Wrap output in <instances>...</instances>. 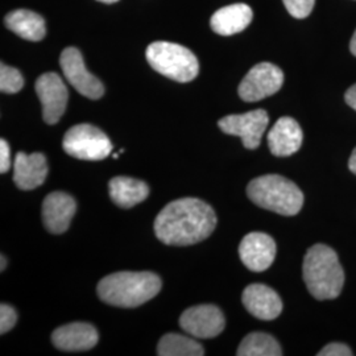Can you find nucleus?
I'll list each match as a JSON object with an SVG mask.
<instances>
[{
    "label": "nucleus",
    "instance_id": "nucleus-33",
    "mask_svg": "<svg viewBox=\"0 0 356 356\" xmlns=\"http://www.w3.org/2000/svg\"><path fill=\"white\" fill-rule=\"evenodd\" d=\"M118 156H119L118 153H113V157H114V159H118Z\"/></svg>",
    "mask_w": 356,
    "mask_h": 356
},
{
    "label": "nucleus",
    "instance_id": "nucleus-16",
    "mask_svg": "<svg viewBox=\"0 0 356 356\" xmlns=\"http://www.w3.org/2000/svg\"><path fill=\"white\" fill-rule=\"evenodd\" d=\"M48 176V163L42 153L19 152L13 164V181L22 191H33L41 186Z\"/></svg>",
    "mask_w": 356,
    "mask_h": 356
},
{
    "label": "nucleus",
    "instance_id": "nucleus-6",
    "mask_svg": "<svg viewBox=\"0 0 356 356\" xmlns=\"http://www.w3.org/2000/svg\"><path fill=\"white\" fill-rule=\"evenodd\" d=\"M63 148L69 156L86 161H101L113 152V144L107 135L91 124L70 128L65 134Z\"/></svg>",
    "mask_w": 356,
    "mask_h": 356
},
{
    "label": "nucleus",
    "instance_id": "nucleus-32",
    "mask_svg": "<svg viewBox=\"0 0 356 356\" xmlns=\"http://www.w3.org/2000/svg\"><path fill=\"white\" fill-rule=\"evenodd\" d=\"M98 1H102V3H107V4H111V3H116L118 0H98Z\"/></svg>",
    "mask_w": 356,
    "mask_h": 356
},
{
    "label": "nucleus",
    "instance_id": "nucleus-8",
    "mask_svg": "<svg viewBox=\"0 0 356 356\" xmlns=\"http://www.w3.org/2000/svg\"><path fill=\"white\" fill-rule=\"evenodd\" d=\"M269 116L266 110H254L241 115H229L218 122L219 128L232 136H239L247 149H256L266 132Z\"/></svg>",
    "mask_w": 356,
    "mask_h": 356
},
{
    "label": "nucleus",
    "instance_id": "nucleus-28",
    "mask_svg": "<svg viewBox=\"0 0 356 356\" xmlns=\"http://www.w3.org/2000/svg\"><path fill=\"white\" fill-rule=\"evenodd\" d=\"M344 99H346L347 104H348L351 108H354L356 111V83L354 86H351L350 89L346 91Z\"/></svg>",
    "mask_w": 356,
    "mask_h": 356
},
{
    "label": "nucleus",
    "instance_id": "nucleus-18",
    "mask_svg": "<svg viewBox=\"0 0 356 356\" xmlns=\"http://www.w3.org/2000/svg\"><path fill=\"white\" fill-rule=\"evenodd\" d=\"M252 17L254 13L250 6L236 3L218 10L210 20V26L220 36H232L250 26Z\"/></svg>",
    "mask_w": 356,
    "mask_h": 356
},
{
    "label": "nucleus",
    "instance_id": "nucleus-7",
    "mask_svg": "<svg viewBox=\"0 0 356 356\" xmlns=\"http://www.w3.org/2000/svg\"><path fill=\"white\" fill-rule=\"evenodd\" d=\"M284 83L280 67L269 63L254 65L239 85V97L244 102H257L276 94Z\"/></svg>",
    "mask_w": 356,
    "mask_h": 356
},
{
    "label": "nucleus",
    "instance_id": "nucleus-2",
    "mask_svg": "<svg viewBox=\"0 0 356 356\" xmlns=\"http://www.w3.org/2000/svg\"><path fill=\"white\" fill-rule=\"evenodd\" d=\"M161 285V279L152 272H118L99 281L97 291L108 305L138 307L156 297Z\"/></svg>",
    "mask_w": 356,
    "mask_h": 356
},
{
    "label": "nucleus",
    "instance_id": "nucleus-25",
    "mask_svg": "<svg viewBox=\"0 0 356 356\" xmlns=\"http://www.w3.org/2000/svg\"><path fill=\"white\" fill-rule=\"evenodd\" d=\"M17 314L13 306L1 304L0 305V334H6L13 330V326L16 325Z\"/></svg>",
    "mask_w": 356,
    "mask_h": 356
},
{
    "label": "nucleus",
    "instance_id": "nucleus-13",
    "mask_svg": "<svg viewBox=\"0 0 356 356\" xmlns=\"http://www.w3.org/2000/svg\"><path fill=\"white\" fill-rule=\"evenodd\" d=\"M74 198L64 191H53L42 202L44 226L51 234H64L76 214Z\"/></svg>",
    "mask_w": 356,
    "mask_h": 356
},
{
    "label": "nucleus",
    "instance_id": "nucleus-26",
    "mask_svg": "<svg viewBox=\"0 0 356 356\" xmlns=\"http://www.w3.org/2000/svg\"><path fill=\"white\" fill-rule=\"evenodd\" d=\"M318 356H351L353 351L343 343H330L319 351Z\"/></svg>",
    "mask_w": 356,
    "mask_h": 356
},
{
    "label": "nucleus",
    "instance_id": "nucleus-20",
    "mask_svg": "<svg viewBox=\"0 0 356 356\" xmlns=\"http://www.w3.org/2000/svg\"><path fill=\"white\" fill-rule=\"evenodd\" d=\"M6 26L28 41H40L47 35L45 20L41 15L29 10H16L4 17Z\"/></svg>",
    "mask_w": 356,
    "mask_h": 356
},
{
    "label": "nucleus",
    "instance_id": "nucleus-3",
    "mask_svg": "<svg viewBox=\"0 0 356 356\" xmlns=\"http://www.w3.org/2000/svg\"><path fill=\"white\" fill-rule=\"evenodd\" d=\"M304 280L310 294L317 300H334L343 288V268L338 254L325 244L310 247L304 259Z\"/></svg>",
    "mask_w": 356,
    "mask_h": 356
},
{
    "label": "nucleus",
    "instance_id": "nucleus-31",
    "mask_svg": "<svg viewBox=\"0 0 356 356\" xmlns=\"http://www.w3.org/2000/svg\"><path fill=\"white\" fill-rule=\"evenodd\" d=\"M6 264H7V261H6V257L1 254V270H4V268H6Z\"/></svg>",
    "mask_w": 356,
    "mask_h": 356
},
{
    "label": "nucleus",
    "instance_id": "nucleus-19",
    "mask_svg": "<svg viewBox=\"0 0 356 356\" xmlns=\"http://www.w3.org/2000/svg\"><path fill=\"white\" fill-rule=\"evenodd\" d=\"M110 198L122 209H129L141 204L149 195L148 185L131 177H115L108 184Z\"/></svg>",
    "mask_w": 356,
    "mask_h": 356
},
{
    "label": "nucleus",
    "instance_id": "nucleus-15",
    "mask_svg": "<svg viewBox=\"0 0 356 356\" xmlns=\"http://www.w3.org/2000/svg\"><path fill=\"white\" fill-rule=\"evenodd\" d=\"M98 331L86 322L67 323L53 331L51 342L61 351H88L98 343Z\"/></svg>",
    "mask_w": 356,
    "mask_h": 356
},
{
    "label": "nucleus",
    "instance_id": "nucleus-29",
    "mask_svg": "<svg viewBox=\"0 0 356 356\" xmlns=\"http://www.w3.org/2000/svg\"><path fill=\"white\" fill-rule=\"evenodd\" d=\"M348 168H350V170H351L354 175H356V148L353 151V154H351V157H350Z\"/></svg>",
    "mask_w": 356,
    "mask_h": 356
},
{
    "label": "nucleus",
    "instance_id": "nucleus-21",
    "mask_svg": "<svg viewBox=\"0 0 356 356\" xmlns=\"http://www.w3.org/2000/svg\"><path fill=\"white\" fill-rule=\"evenodd\" d=\"M157 355L160 356H202L204 355L202 344L181 334H166L159 346Z\"/></svg>",
    "mask_w": 356,
    "mask_h": 356
},
{
    "label": "nucleus",
    "instance_id": "nucleus-22",
    "mask_svg": "<svg viewBox=\"0 0 356 356\" xmlns=\"http://www.w3.org/2000/svg\"><path fill=\"white\" fill-rule=\"evenodd\" d=\"M238 356H281L280 344L269 334L251 332L239 346Z\"/></svg>",
    "mask_w": 356,
    "mask_h": 356
},
{
    "label": "nucleus",
    "instance_id": "nucleus-4",
    "mask_svg": "<svg viewBox=\"0 0 356 356\" xmlns=\"http://www.w3.org/2000/svg\"><path fill=\"white\" fill-rule=\"evenodd\" d=\"M247 195L256 206L280 216H296L304 206L301 189L279 175L254 178L247 186Z\"/></svg>",
    "mask_w": 356,
    "mask_h": 356
},
{
    "label": "nucleus",
    "instance_id": "nucleus-12",
    "mask_svg": "<svg viewBox=\"0 0 356 356\" xmlns=\"http://www.w3.org/2000/svg\"><path fill=\"white\" fill-rule=\"evenodd\" d=\"M243 264L252 272H263L270 267L276 257V243L264 232H251L239 245Z\"/></svg>",
    "mask_w": 356,
    "mask_h": 356
},
{
    "label": "nucleus",
    "instance_id": "nucleus-1",
    "mask_svg": "<svg viewBox=\"0 0 356 356\" xmlns=\"http://www.w3.org/2000/svg\"><path fill=\"white\" fill-rule=\"evenodd\" d=\"M216 211L198 198L166 204L154 219V232L168 245H191L207 239L216 227Z\"/></svg>",
    "mask_w": 356,
    "mask_h": 356
},
{
    "label": "nucleus",
    "instance_id": "nucleus-27",
    "mask_svg": "<svg viewBox=\"0 0 356 356\" xmlns=\"http://www.w3.org/2000/svg\"><path fill=\"white\" fill-rule=\"evenodd\" d=\"M11 168V149L8 143L0 140V173H7Z\"/></svg>",
    "mask_w": 356,
    "mask_h": 356
},
{
    "label": "nucleus",
    "instance_id": "nucleus-17",
    "mask_svg": "<svg viewBox=\"0 0 356 356\" xmlns=\"http://www.w3.org/2000/svg\"><path fill=\"white\" fill-rule=\"evenodd\" d=\"M304 140L300 124L289 116L280 118L268 134V147L272 154L288 157L297 152Z\"/></svg>",
    "mask_w": 356,
    "mask_h": 356
},
{
    "label": "nucleus",
    "instance_id": "nucleus-11",
    "mask_svg": "<svg viewBox=\"0 0 356 356\" xmlns=\"http://www.w3.org/2000/svg\"><path fill=\"white\" fill-rule=\"evenodd\" d=\"M35 89L42 106L45 123L56 124L66 110L69 92L63 78L56 73H45L36 81Z\"/></svg>",
    "mask_w": 356,
    "mask_h": 356
},
{
    "label": "nucleus",
    "instance_id": "nucleus-24",
    "mask_svg": "<svg viewBox=\"0 0 356 356\" xmlns=\"http://www.w3.org/2000/svg\"><path fill=\"white\" fill-rule=\"evenodd\" d=\"M286 11L296 19L307 17L316 4V0H282Z\"/></svg>",
    "mask_w": 356,
    "mask_h": 356
},
{
    "label": "nucleus",
    "instance_id": "nucleus-9",
    "mask_svg": "<svg viewBox=\"0 0 356 356\" xmlns=\"http://www.w3.org/2000/svg\"><path fill=\"white\" fill-rule=\"evenodd\" d=\"M63 73L74 89L89 99H99L104 94L102 82L85 66L83 57L76 48H66L60 57Z\"/></svg>",
    "mask_w": 356,
    "mask_h": 356
},
{
    "label": "nucleus",
    "instance_id": "nucleus-30",
    "mask_svg": "<svg viewBox=\"0 0 356 356\" xmlns=\"http://www.w3.org/2000/svg\"><path fill=\"white\" fill-rule=\"evenodd\" d=\"M350 51H351V53L356 57V29L354 36L351 38V42H350Z\"/></svg>",
    "mask_w": 356,
    "mask_h": 356
},
{
    "label": "nucleus",
    "instance_id": "nucleus-10",
    "mask_svg": "<svg viewBox=\"0 0 356 356\" xmlns=\"http://www.w3.org/2000/svg\"><path fill=\"white\" fill-rule=\"evenodd\" d=\"M179 326L197 339H210L225 330L226 319L216 306H193L182 313Z\"/></svg>",
    "mask_w": 356,
    "mask_h": 356
},
{
    "label": "nucleus",
    "instance_id": "nucleus-23",
    "mask_svg": "<svg viewBox=\"0 0 356 356\" xmlns=\"http://www.w3.org/2000/svg\"><path fill=\"white\" fill-rule=\"evenodd\" d=\"M24 86L22 73L6 64L0 65V90L4 94H16Z\"/></svg>",
    "mask_w": 356,
    "mask_h": 356
},
{
    "label": "nucleus",
    "instance_id": "nucleus-14",
    "mask_svg": "<svg viewBox=\"0 0 356 356\" xmlns=\"http://www.w3.org/2000/svg\"><path fill=\"white\" fill-rule=\"evenodd\" d=\"M243 305L254 318L276 319L282 312L280 296L264 284H251L242 294Z\"/></svg>",
    "mask_w": 356,
    "mask_h": 356
},
{
    "label": "nucleus",
    "instance_id": "nucleus-5",
    "mask_svg": "<svg viewBox=\"0 0 356 356\" xmlns=\"http://www.w3.org/2000/svg\"><path fill=\"white\" fill-rule=\"evenodd\" d=\"M145 57L153 70L181 83L191 82L200 72V64L195 54L176 42H152L147 48Z\"/></svg>",
    "mask_w": 356,
    "mask_h": 356
}]
</instances>
